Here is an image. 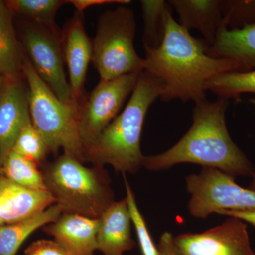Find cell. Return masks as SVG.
I'll use <instances>...</instances> for the list:
<instances>
[{"instance_id":"cell-4","label":"cell","mask_w":255,"mask_h":255,"mask_svg":"<svg viewBox=\"0 0 255 255\" xmlns=\"http://www.w3.org/2000/svg\"><path fill=\"white\" fill-rule=\"evenodd\" d=\"M96 166L85 167L65 153L47 166L43 174L47 189L63 213L100 219L114 202L108 174Z\"/></svg>"},{"instance_id":"cell-18","label":"cell","mask_w":255,"mask_h":255,"mask_svg":"<svg viewBox=\"0 0 255 255\" xmlns=\"http://www.w3.org/2000/svg\"><path fill=\"white\" fill-rule=\"evenodd\" d=\"M63 213L54 204L40 213L18 222L0 226V255H16L23 242L36 230L54 222Z\"/></svg>"},{"instance_id":"cell-2","label":"cell","mask_w":255,"mask_h":255,"mask_svg":"<svg viewBox=\"0 0 255 255\" xmlns=\"http://www.w3.org/2000/svg\"><path fill=\"white\" fill-rule=\"evenodd\" d=\"M226 99L205 100L195 103L193 122L185 135L169 150L156 155L144 156L142 166L161 171L182 163L199 164L219 169L236 177H253L255 169L228 132Z\"/></svg>"},{"instance_id":"cell-32","label":"cell","mask_w":255,"mask_h":255,"mask_svg":"<svg viewBox=\"0 0 255 255\" xmlns=\"http://www.w3.org/2000/svg\"><path fill=\"white\" fill-rule=\"evenodd\" d=\"M3 175V171L2 168H1V167H0V177H1V176Z\"/></svg>"},{"instance_id":"cell-16","label":"cell","mask_w":255,"mask_h":255,"mask_svg":"<svg viewBox=\"0 0 255 255\" xmlns=\"http://www.w3.org/2000/svg\"><path fill=\"white\" fill-rule=\"evenodd\" d=\"M208 53L215 58L231 60L238 65V72L255 68V25L237 29L223 28Z\"/></svg>"},{"instance_id":"cell-23","label":"cell","mask_w":255,"mask_h":255,"mask_svg":"<svg viewBox=\"0 0 255 255\" xmlns=\"http://www.w3.org/2000/svg\"><path fill=\"white\" fill-rule=\"evenodd\" d=\"M11 151L36 164L46 158L49 152L44 138L33 125L30 115L25 120Z\"/></svg>"},{"instance_id":"cell-6","label":"cell","mask_w":255,"mask_h":255,"mask_svg":"<svg viewBox=\"0 0 255 255\" xmlns=\"http://www.w3.org/2000/svg\"><path fill=\"white\" fill-rule=\"evenodd\" d=\"M136 21L132 10L120 6L101 15L92 40V62L100 80L144 70V58L134 47Z\"/></svg>"},{"instance_id":"cell-9","label":"cell","mask_w":255,"mask_h":255,"mask_svg":"<svg viewBox=\"0 0 255 255\" xmlns=\"http://www.w3.org/2000/svg\"><path fill=\"white\" fill-rule=\"evenodd\" d=\"M173 250L175 255H255L246 223L233 217L204 232L178 235Z\"/></svg>"},{"instance_id":"cell-29","label":"cell","mask_w":255,"mask_h":255,"mask_svg":"<svg viewBox=\"0 0 255 255\" xmlns=\"http://www.w3.org/2000/svg\"><path fill=\"white\" fill-rule=\"evenodd\" d=\"M173 237L169 232H164L161 236L157 246L160 255H175L173 250Z\"/></svg>"},{"instance_id":"cell-3","label":"cell","mask_w":255,"mask_h":255,"mask_svg":"<svg viewBox=\"0 0 255 255\" xmlns=\"http://www.w3.org/2000/svg\"><path fill=\"white\" fill-rule=\"evenodd\" d=\"M162 85L158 79L142 70L128 102L100 136L85 150V161L97 166L110 164L117 172L135 173L142 166L140 139L146 114Z\"/></svg>"},{"instance_id":"cell-1","label":"cell","mask_w":255,"mask_h":255,"mask_svg":"<svg viewBox=\"0 0 255 255\" xmlns=\"http://www.w3.org/2000/svg\"><path fill=\"white\" fill-rule=\"evenodd\" d=\"M207 48L204 40L191 36L172 14L169 15L160 46L154 49L144 48L143 70L162 83L161 100L197 103L206 99L210 80L221 74L239 70L231 60L210 55Z\"/></svg>"},{"instance_id":"cell-12","label":"cell","mask_w":255,"mask_h":255,"mask_svg":"<svg viewBox=\"0 0 255 255\" xmlns=\"http://www.w3.org/2000/svg\"><path fill=\"white\" fill-rule=\"evenodd\" d=\"M55 203L48 191L21 187L4 175L0 177V226L31 218Z\"/></svg>"},{"instance_id":"cell-22","label":"cell","mask_w":255,"mask_h":255,"mask_svg":"<svg viewBox=\"0 0 255 255\" xmlns=\"http://www.w3.org/2000/svg\"><path fill=\"white\" fill-rule=\"evenodd\" d=\"M13 13L28 18L30 22L48 27L56 28L55 16L68 1L63 0H11L5 1Z\"/></svg>"},{"instance_id":"cell-17","label":"cell","mask_w":255,"mask_h":255,"mask_svg":"<svg viewBox=\"0 0 255 255\" xmlns=\"http://www.w3.org/2000/svg\"><path fill=\"white\" fill-rule=\"evenodd\" d=\"M13 11L0 1V75L17 78L22 73L25 53L13 24Z\"/></svg>"},{"instance_id":"cell-20","label":"cell","mask_w":255,"mask_h":255,"mask_svg":"<svg viewBox=\"0 0 255 255\" xmlns=\"http://www.w3.org/2000/svg\"><path fill=\"white\" fill-rule=\"evenodd\" d=\"M3 175L11 182L34 190L48 191L36 162L11 151L1 166Z\"/></svg>"},{"instance_id":"cell-27","label":"cell","mask_w":255,"mask_h":255,"mask_svg":"<svg viewBox=\"0 0 255 255\" xmlns=\"http://www.w3.org/2000/svg\"><path fill=\"white\" fill-rule=\"evenodd\" d=\"M130 1L129 0H70L68 1V4H73L78 12L82 13L84 10L88 9L90 6H97V5H103L109 4H129Z\"/></svg>"},{"instance_id":"cell-24","label":"cell","mask_w":255,"mask_h":255,"mask_svg":"<svg viewBox=\"0 0 255 255\" xmlns=\"http://www.w3.org/2000/svg\"><path fill=\"white\" fill-rule=\"evenodd\" d=\"M127 191V199L129 211L131 216L132 223L135 226L136 231L137 240L142 255H160L158 248L155 246L149 232L143 216L137 207L135 195L132 192L131 187L127 182L125 176H124Z\"/></svg>"},{"instance_id":"cell-30","label":"cell","mask_w":255,"mask_h":255,"mask_svg":"<svg viewBox=\"0 0 255 255\" xmlns=\"http://www.w3.org/2000/svg\"><path fill=\"white\" fill-rule=\"evenodd\" d=\"M249 102H251L252 105H253L255 107V97L254 98H251L249 100ZM248 189H251V190H253L255 191V174L254 177H253V179L251 183H250L249 185L248 186Z\"/></svg>"},{"instance_id":"cell-19","label":"cell","mask_w":255,"mask_h":255,"mask_svg":"<svg viewBox=\"0 0 255 255\" xmlns=\"http://www.w3.org/2000/svg\"><path fill=\"white\" fill-rule=\"evenodd\" d=\"M140 2L144 20V48H158L165 35L167 18L172 14V6L164 0H142Z\"/></svg>"},{"instance_id":"cell-15","label":"cell","mask_w":255,"mask_h":255,"mask_svg":"<svg viewBox=\"0 0 255 255\" xmlns=\"http://www.w3.org/2000/svg\"><path fill=\"white\" fill-rule=\"evenodd\" d=\"M99 220L97 251L104 255H124L135 247L130 228L131 216L127 198L114 201Z\"/></svg>"},{"instance_id":"cell-14","label":"cell","mask_w":255,"mask_h":255,"mask_svg":"<svg viewBox=\"0 0 255 255\" xmlns=\"http://www.w3.org/2000/svg\"><path fill=\"white\" fill-rule=\"evenodd\" d=\"M179 23L187 31L198 30L208 46H212L224 23V0H170Z\"/></svg>"},{"instance_id":"cell-10","label":"cell","mask_w":255,"mask_h":255,"mask_svg":"<svg viewBox=\"0 0 255 255\" xmlns=\"http://www.w3.org/2000/svg\"><path fill=\"white\" fill-rule=\"evenodd\" d=\"M82 13L76 11L61 33L63 59L68 70L69 85L77 110L83 100L87 69L92 61V40L87 36Z\"/></svg>"},{"instance_id":"cell-31","label":"cell","mask_w":255,"mask_h":255,"mask_svg":"<svg viewBox=\"0 0 255 255\" xmlns=\"http://www.w3.org/2000/svg\"><path fill=\"white\" fill-rule=\"evenodd\" d=\"M5 83V78L0 75V95H1V92H2L3 87H4Z\"/></svg>"},{"instance_id":"cell-13","label":"cell","mask_w":255,"mask_h":255,"mask_svg":"<svg viewBox=\"0 0 255 255\" xmlns=\"http://www.w3.org/2000/svg\"><path fill=\"white\" fill-rule=\"evenodd\" d=\"M99 224V219L63 213L43 230L53 236L69 255H94L97 250Z\"/></svg>"},{"instance_id":"cell-11","label":"cell","mask_w":255,"mask_h":255,"mask_svg":"<svg viewBox=\"0 0 255 255\" xmlns=\"http://www.w3.org/2000/svg\"><path fill=\"white\" fill-rule=\"evenodd\" d=\"M20 77L5 78L0 95V167L12 150L29 114L27 86Z\"/></svg>"},{"instance_id":"cell-25","label":"cell","mask_w":255,"mask_h":255,"mask_svg":"<svg viewBox=\"0 0 255 255\" xmlns=\"http://www.w3.org/2000/svg\"><path fill=\"white\" fill-rule=\"evenodd\" d=\"M224 23L229 29L255 25V0H224Z\"/></svg>"},{"instance_id":"cell-21","label":"cell","mask_w":255,"mask_h":255,"mask_svg":"<svg viewBox=\"0 0 255 255\" xmlns=\"http://www.w3.org/2000/svg\"><path fill=\"white\" fill-rule=\"evenodd\" d=\"M206 90L228 100L239 98L243 94H255V68L218 75L208 82Z\"/></svg>"},{"instance_id":"cell-7","label":"cell","mask_w":255,"mask_h":255,"mask_svg":"<svg viewBox=\"0 0 255 255\" xmlns=\"http://www.w3.org/2000/svg\"><path fill=\"white\" fill-rule=\"evenodd\" d=\"M21 41L25 53L38 76L63 103L78 112L64 69L61 33L58 27L28 21L23 25Z\"/></svg>"},{"instance_id":"cell-5","label":"cell","mask_w":255,"mask_h":255,"mask_svg":"<svg viewBox=\"0 0 255 255\" xmlns=\"http://www.w3.org/2000/svg\"><path fill=\"white\" fill-rule=\"evenodd\" d=\"M22 73L28 88L30 117L49 152L55 153L63 149L64 153L85 162V146L79 132L78 112L53 93L38 76L26 55Z\"/></svg>"},{"instance_id":"cell-28","label":"cell","mask_w":255,"mask_h":255,"mask_svg":"<svg viewBox=\"0 0 255 255\" xmlns=\"http://www.w3.org/2000/svg\"><path fill=\"white\" fill-rule=\"evenodd\" d=\"M218 214L223 215L228 217L236 218L244 223H250L255 227V210L246 211H221Z\"/></svg>"},{"instance_id":"cell-8","label":"cell","mask_w":255,"mask_h":255,"mask_svg":"<svg viewBox=\"0 0 255 255\" xmlns=\"http://www.w3.org/2000/svg\"><path fill=\"white\" fill-rule=\"evenodd\" d=\"M141 72L100 80L86 100H82L78 111V122L85 150L122 112Z\"/></svg>"},{"instance_id":"cell-26","label":"cell","mask_w":255,"mask_h":255,"mask_svg":"<svg viewBox=\"0 0 255 255\" xmlns=\"http://www.w3.org/2000/svg\"><path fill=\"white\" fill-rule=\"evenodd\" d=\"M24 255H69L55 241L41 240L32 243L25 250Z\"/></svg>"}]
</instances>
